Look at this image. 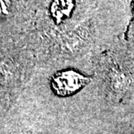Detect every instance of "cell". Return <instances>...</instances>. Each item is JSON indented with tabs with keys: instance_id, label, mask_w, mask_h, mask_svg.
I'll return each mask as SVG.
<instances>
[{
	"instance_id": "1",
	"label": "cell",
	"mask_w": 134,
	"mask_h": 134,
	"mask_svg": "<svg viewBox=\"0 0 134 134\" xmlns=\"http://www.w3.org/2000/svg\"><path fill=\"white\" fill-rule=\"evenodd\" d=\"M88 78L75 71H64L56 74L52 81L54 91L59 96H69L78 91L88 83Z\"/></svg>"
},
{
	"instance_id": "2",
	"label": "cell",
	"mask_w": 134,
	"mask_h": 134,
	"mask_svg": "<svg viewBox=\"0 0 134 134\" xmlns=\"http://www.w3.org/2000/svg\"><path fill=\"white\" fill-rule=\"evenodd\" d=\"M110 88L116 94L122 93L128 85V77L119 68L113 67L108 75Z\"/></svg>"
}]
</instances>
